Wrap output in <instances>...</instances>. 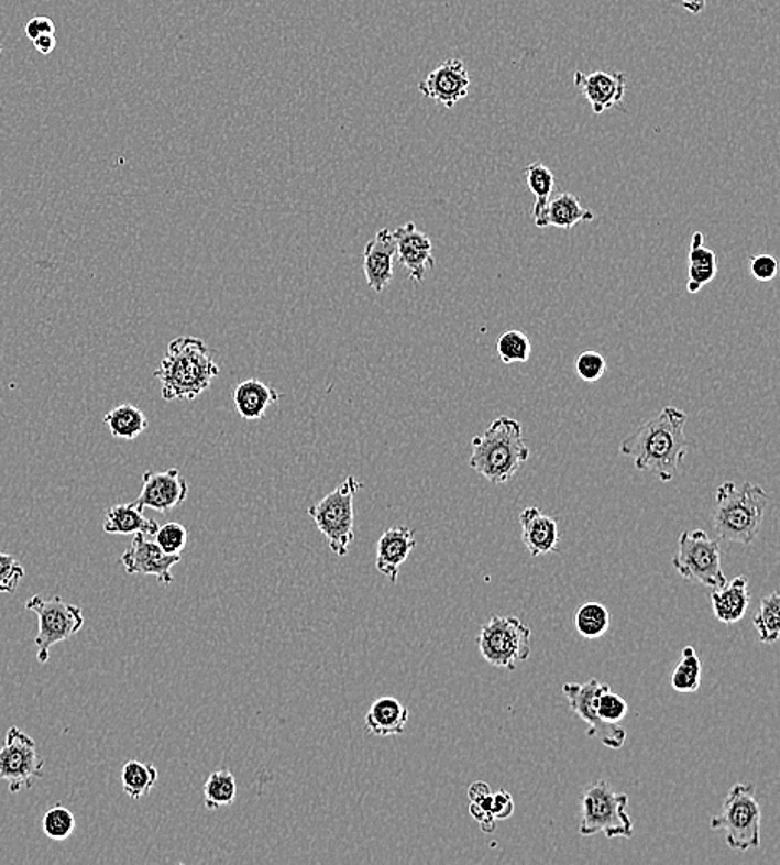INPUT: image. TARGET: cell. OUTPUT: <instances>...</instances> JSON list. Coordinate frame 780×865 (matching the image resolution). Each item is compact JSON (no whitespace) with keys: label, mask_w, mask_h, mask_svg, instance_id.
<instances>
[{"label":"cell","mask_w":780,"mask_h":865,"mask_svg":"<svg viewBox=\"0 0 780 865\" xmlns=\"http://www.w3.org/2000/svg\"><path fill=\"white\" fill-rule=\"evenodd\" d=\"M777 260L769 253H759L749 259L750 275L759 282H772L777 275Z\"/></svg>","instance_id":"obj_40"},{"label":"cell","mask_w":780,"mask_h":865,"mask_svg":"<svg viewBox=\"0 0 780 865\" xmlns=\"http://www.w3.org/2000/svg\"><path fill=\"white\" fill-rule=\"evenodd\" d=\"M574 624L576 631L584 639H597L604 636L609 629L611 616L606 606L601 603H584L583 606L578 607L576 616H574Z\"/></svg>","instance_id":"obj_31"},{"label":"cell","mask_w":780,"mask_h":865,"mask_svg":"<svg viewBox=\"0 0 780 865\" xmlns=\"http://www.w3.org/2000/svg\"><path fill=\"white\" fill-rule=\"evenodd\" d=\"M525 175L529 190L536 197L535 207H532V219H535L536 227L539 229L549 198L552 197V191H554V174H552L551 168L546 167L541 162H532L525 168Z\"/></svg>","instance_id":"obj_28"},{"label":"cell","mask_w":780,"mask_h":865,"mask_svg":"<svg viewBox=\"0 0 780 865\" xmlns=\"http://www.w3.org/2000/svg\"><path fill=\"white\" fill-rule=\"evenodd\" d=\"M754 626L759 633L760 643L773 644L780 636V596L770 593L760 603L759 613L754 617Z\"/></svg>","instance_id":"obj_33"},{"label":"cell","mask_w":780,"mask_h":865,"mask_svg":"<svg viewBox=\"0 0 780 865\" xmlns=\"http://www.w3.org/2000/svg\"><path fill=\"white\" fill-rule=\"evenodd\" d=\"M528 460L523 425L509 416L494 419L483 435L471 440L470 467L491 483H508Z\"/></svg>","instance_id":"obj_3"},{"label":"cell","mask_w":780,"mask_h":865,"mask_svg":"<svg viewBox=\"0 0 780 865\" xmlns=\"http://www.w3.org/2000/svg\"><path fill=\"white\" fill-rule=\"evenodd\" d=\"M180 561V555L162 551L161 546L144 533L133 535L129 549L120 558L127 574L155 576L164 587L174 583L172 568Z\"/></svg>","instance_id":"obj_13"},{"label":"cell","mask_w":780,"mask_h":865,"mask_svg":"<svg viewBox=\"0 0 780 865\" xmlns=\"http://www.w3.org/2000/svg\"><path fill=\"white\" fill-rule=\"evenodd\" d=\"M44 766L37 743L24 731L12 726L0 749V779L8 782L9 792L19 795L21 790L32 789L44 777Z\"/></svg>","instance_id":"obj_11"},{"label":"cell","mask_w":780,"mask_h":865,"mask_svg":"<svg viewBox=\"0 0 780 865\" xmlns=\"http://www.w3.org/2000/svg\"><path fill=\"white\" fill-rule=\"evenodd\" d=\"M629 798L619 795L606 780L586 787L581 798L580 834L583 837L604 834L607 839H633V819L626 812Z\"/></svg>","instance_id":"obj_5"},{"label":"cell","mask_w":780,"mask_h":865,"mask_svg":"<svg viewBox=\"0 0 780 865\" xmlns=\"http://www.w3.org/2000/svg\"><path fill=\"white\" fill-rule=\"evenodd\" d=\"M717 275V255L704 247V233L695 232L689 250L688 292L697 294Z\"/></svg>","instance_id":"obj_26"},{"label":"cell","mask_w":780,"mask_h":865,"mask_svg":"<svg viewBox=\"0 0 780 865\" xmlns=\"http://www.w3.org/2000/svg\"><path fill=\"white\" fill-rule=\"evenodd\" d=\"M409 709L395 698H380L365 715V727L372 736H399L408 724Z\"/></svg>","instance_id":"obj_21"},{"label":"cell","mask_w":780,"mask_h":865,"mask_svg":"<svg viewBox=\"0 0 780 865\" xmlns=\"http://www.w3.org/2000/svg\"><path fill=\"white\" fill-rule=\"evenodd\" d=\"M24 576V568L19 565L14 556L0 552V593H15Z\"/></svg>","instance_id":"obj_39"},{"label":"cell","mask_w":780,"mask_h":865,"mask_svg":"<svg viewBox=\"0 0 780 865\" xmlns=\"http://www.w3.org/2000/svg\"><path fill=\"white\" fill-rule=\"evenodd\" d=\"M396 240L392 230L382 229L363 250V272L370 288L382 294L395 275Z\"/></svg>","instance_id":"obj_18"},{"label":"cell","mask_w":780,"mask_h":865,"mask_svg":"<svg viewBox=\"0 0 780 865\" xmlns=\"http://www.w3.org/2000/svg\"><path fill=\"white\" fill-rule=\"evenodd\" d=\"M629 705L616 692L606 689L597 699V715L611 724H619L626 718Z\"/></svg>","instance_id":"obj_37"},{"label":"cell","mask_w":780,"mask_h":865,"mask_svg":"<svg viewBox=\"0 0 780 865\" xmlns=\"http://www.w3.org/2000/svg\"><path fill=\"white\" fill-rule=\"evenodd\" d=\"M672 566L684 580L694 581L711 590L727 583L721 565L719 541L708 538L707 533L702 529L682 533Z\"/></svg>","instance_id":"obj_9"},{"label":"cell","mask_w":780,"mask_h":865,"mask_svg":"<svg viewBox=\"0 0 780 865\" xmlns=\"http://www.w3.org/2000/svg\"><path fill=\"white\" fill-rule=\"evenodd\" d=\"M470 814L480 824L481 831L486 832V834H491L496 829V819L490 812L481 809L480 806L473 804V802L470 806Z\"/></svg>","instance_id":"obj_43"},{"label":"cell","mask_w":780,"mask_h":865,"mask_svg":"<svg viewBox=\"0 0 780 865\" xmlns=\"http://www.w3.org/2000/svg\"><path fill=\"white\" fill-rule=\"evenodd\" d=\"M154 538L162 551L167 555H180L187 548L188 532L180 523H167V525L158 526Z\"/></svg>","instance_id":"obj_36"},{"label":"cell","mask_w":780,"mask_h":865,"mask_svg":"<svg viewBox=\"0 0 780 865\" xmlns=\"http://www.w3.org/2000/svg\"><path fill=\"white\" fill-rule=\"evenodd\" d=\"M44 34H55V24L51 18L47 15H37V18H32L31 21L25 24V35H28L31 41L37 39L39 35Z\"/></svg>","instance_id":"obj_42"},{"label":"cell","mask_w":780,"mask_h":865,"mask_svg":"<svg viewBox=\"0 0 780 865\" xmlns=\"http://www.w3.org/2000/svg\"><path fill=\"white\" fill-rule=\"evenodd\" d=\"M470 72L461 58H448L418 84V90L427 99L453 109L470 92Z\"/></svg>","instance_id":"obj_14"},{"label":"cell","mask_w":780,"mask_h":865,"mask_svg":"<svg viewBox=\"0 0 780 865\" xmlns=\"http://www.w3.org/2000/svg\"><path fill=\"white\" fill-rule=\"evenodd\" d=\"M713 525L721 541L750 545L756 541L770 503L769 493L759 484L734 481L721 484L716 490Z\"/></svg>","instance_id":"obj_4"},{"label":"cell","mask_w":780,"mask_h":865,"mask_svg":"<svg viewBox=\"0 0 780 865\" xmlns=\"http://www.w3.org/2000/svg\"><path fill=\"white\" fill-rule=\"evenodd\" d=\"M32 44H34L35 51H37L39 54L42 55L52 54V52L55 51V47H57V41H55V34L39 35L37 39H34V41H32Z\"/></svg>","instance_id":"obj_44"},{"label":"cell","mask_w":780,"mask_h":865,"mask_svg":"<svg viewBox=\"0 0 780 865\" xmlns=\"http://www.w3.org/2000/svg\"><path fill=\"white\" fill-rule=\"evenodd\" d=\"M681 2L684 9H688L694 15L701 14L705 9V0H681Z\"/></svg>","instance_id":"obj_46"},{"label":"cell","mask_w":780,"mask_h":865,"mask_svg":"<svg viewBox=\"0 0 780 865\" xmlns=\"http://www.w3.org/2000/svg\"><path fill=\"white\" fill-rule=\"evenodd\" d=\"M477 647L484 661L513 671L531 655V627L516 616H493L481 627Z\"/></svg>","instance_id":"obj_8"},{"label":"cell","mask_w":780,"mask_h":865,"mask_svg":"<svg viewBox=\"0 0 780 865\" xmlns=\"http://www.w3.org/2000/svg\"><path fill=\"white\" fill-rule=\"evenodd\" d=\"M594 217L596 213L590 208L583 207L580 197L562 191V194L549 198L539 229L556 227V229L571 230L578 223L591 222Z\"/></svg>","instance_id":"obj_23"},{"label":"cell","mask_w":780,"mask_h":865,"mask_svg":"<svg viewBox=\"0 0 780 865\" xmlns=\"http://www.w3.org/2000/svg\"><path fill=\"white\" fill-rule=\"evenodd\" d=\"M42 829L52 841H65L76 831V818L64 806H54L45 812Z\"/></svg>","instance_id":"obj_35"},{"label":"cell","mask_w":780,"mask_h":865,"mask_svg":"<svg viewBox=\"0 0 780 865\" xmlns=\"http://www.w3.org/2000/svg\"><path fill=\"white\" fill-rule=\"evenodd\" d=\"M220 375L216 354L204 340L195 337L175 338L155 370L165 402H191L210 388Z\"/></svg>","instance_id":"obj_2"},{"label":"cell","mask_w":780,"mask_h":865,"mask_svg":"<svg viewBox=\"0 0 780 865\" xmlns=\"http://www.w3.org/2000/svg\"><path fill=\"white\" fill-rule=\"evenodd\" d=\"M279 393L273 386L260 382V380L250 379L240 383L233 392V402H235L237 412L243 419L249 421H256L263 418L279 399Z\"/></svg>","instance_id":"obj_24"},{"label":"cell","mask_w":780,"mask_h":865,"mask_svg":"<svg viewBox=\"0 0 780 865\" xmlns=\"http://www.w3.org/2000/svg\"><path fill=\"white\" fill-rule=\"evenodd\" d=\"M711 603L717 621L727 626L739 623L749 610V581L744 576H739L730 583L716 588L711 594Z\"/></svg>","instance_id":"obj_22"},{"label":"cell","mask_w":780,"mask_h":865,"mask_svg":"<svg viewBox=\"0 0 780 865\" xmlns=\"http://www.w3.org/2000/svg\"><path fill=\"white\" fill-rule=\"evenodd\" d=\"M158 525L155 519H149L144 515V508L139 506L135 501L125 504H116L107 510L103 532L107 535H135L144 533L145 536H154Z\"/></svg>","instance_id":"obj_25"},{"label":"cell","mask_w":780,"mask_h":865,"mask_svg":"<svg viewBox=\"0 0 780 865\" xmlns=\"http://www.w3.org/2000/svg\"><path fill=\"white\" fill-rule=\"evenodd\" d=\"M688 415L675 406H666L619 445V453L633 458L639 471H649L661 481L678 474L691 444L685 437Z\"/></svg>","instance_id":"obj_1"},{"label":"cell","mask_w":780,"mask_h":865,"mask_svg":"<svg viewBox=\"0 0 780 865\" xmlns=\"http://www.w3.org/2000/svg\"><path fill=\"white\" fill-rule=\"evenodd\" d=\"M362 488L356 478L348 477L340 486L308 508V515L327 539L331 552L340 558L348 555L354 539V496Z\"/></svg>","instance_id":"obj_6"},{"label":"cell","mask_w":780,"mask_h":865,"mask_svg":"<svg viewBox=\"0 0 780 865\" xmlns=\"http://www.w3.org/2000/svg\"><path fill=\"white\" fill-rule=\"evenodd\" d=\"M25 610L37 614L39 633L35 636L37 659L45 665L55 644L64 643L76 636L84 627L83 610L76 604L67 603L61 596L44 600L42 596H32L25 604Z\"/></svg>","instance_id":"obj_10"},{"label":"cell","mask_w":780,"mask_h":865,"mask_svg":"<svg viewBox=\"0 0 780 865\" xmlns=\"http://www.w3.org/2000/svg\"><path fill=\"white\" fill-rule=\"evenodd\" d=\"M103 425L117 440L132 441L149 428V419L142 409L123 403L103 416Z\"/></svg>","instance_id":"obj_27"},{"label":"cell","mask_w":780,"mask_h":865,"mask_svg":"<svg viewBox=\"0 0 780 865\" xmlns=\"http://www.w3.org/2000/svg\"><path fill=\"white\" fill-rule=\"evenodd\" d=\"M158 780V770L154 764L129 760L120 773L123 792L133 801L145 798L154 789Z\"/></svg>","instance_id":"obj_29"},{"label":"cell","mask_w":780,"mask_h":865,"mask_svg":"<svg viewBox=\"0 0 780 865\" xmlns=\"http://www.w3.org/2000/svg\"><path fill=\"white\" fill-rule=\"evenodd\" d=\"M2 51H4V47H2V44H0V54H2Z\"/></svg>","instance_id":"obj_47"},{"label":"cell","mask_w":780,"mask_h":865,"mask_svg":"<svg viewBox=\"0 0 780 865\" xmlns=\"http://www.w3.org/2000/svg\"><path fill=\"white\" fill-rule=\"evenodd\" d=\"M609 689V685H603L597 679H590L584 682H565L562 686V694L568 699L571 711L580 715L587 724V737L597 740L609 749H620L626 744L627 733L619 724H611L603 721L597 715V699L601 692Z\"/></svg>","instance_id":"obj_12"},{"label":"cell","mask_w":780,"mask_h":865,"mask_svg":"<svg viewBox=\"0 0 780 865\" xmlns=\"http://www.w3.org/2000/svg\"><path fill=\"white\" fill-rule=\"evenodd\" d=\"M574 86L586 97L597 116L619 106L626 96V76L623 72L597 70L584 74L578 70L574 74Z\"/></svg>","instance_id":"obj_17"},{"label":"cell","mask_w":780,"mask_h":865,"mask_svg":"<svg viewBox=\"0 0 780 865\" xmlns=\"http://www.w3.org/2000/svg\"><path fill=\"white\" fill-rule=\"evenodd\" d=\"M496 351L505 365L526 363L531 357V341L523 331L508 330L498 338Z\"/></svg>","instance_id":"obj_34"},{"label":"cell","mask_w":780,"mask_h":865,"mask_svg":"<svg viewBox=\"0 0 780 865\" xmlns=\"http://www.w3.org/2000/svg\"><path fill=\"white\" fill-rule=\"evenodd\" d=\"M702 661L694 647L682 649V658L671 675V686L678 692H695L701 686Z\"/></svg>","instance_id":"obj_32"},{"label":"cell","mask_w":780,"mask_h":865,"mask_svg":"<svg viewBox=\"0 0 780 865\" xmlns=\"http://www.w3.org/2000/svg\"><path fill=\"white\" fill-rule=\"evenodd\" d=\"M237 780L230 770H216L204 784V804L207 811L229 808L237 799Z\"/></svg>","instance_id":"obj_30"},{"label":"cell","mask_w":780,"mask_h":865,"mask_svg":"<svg viewBox=\"0 0 780 865\" xmlns=\"http://www.w3.org/2000/svg\"><path fill=\"white\" fill-rule=\"evenodd\" d=\"M760 806L756 786L736 784L729 790L719 815L708 822L713 831L726 832V842L734 851L746 852L760 845Z\"/></svg>","instance_id":"obj_7"},{"label":"cell","mask_w":780,"mask_h":865,"mask_svg":"<svg viewBox=\"0 0 780 865\" xmlns=\"http://www.w3.org/2000/svg\"><path fill=\"white\" fill-rule=\"evenodd\" d=\"M393 236L396 240V256L399 263L405 266L413 282L421 283L437 263L430 237L416 229L413 222L398 227Z\"/></svg>","instance_id":"obj_16"},{"label":"cell","mask_w":780,"mask_h":865,"mask_svg":"<svg viewBox=\"0 0 780 865\" xmlns=\"http://www.w3.org/2000/svg\"><path fill=\"white\" fill-rule=\"evenodd\" d=\"M523 529V543L532 558L558 551L559 528L558 522L545 515L538 506H528L519 515Z\"/></svg>","instance_id":"obj_20"},{"label":"cell","mask_w":780,"mask_h":865,"mask_svg":"<svg viewBox=\"0 0 780 865\" xmlns=\"http://www.w3.org/2000/svg\"><path fill=\"white\" fill-rule=\"evenodd\" d=\"M490 795V786H487L486 782H481V780L471 784L470 789H468V798H470V801L473 802V804H480V802Z\"/></svg>","instance_id":"obj_45"},{"label":"cell","mask_w":780,"mask_h":865,"mask_svg":"<svg viewBox=\"0 0 780 865\" xmlns=\"http://www.w3.org/2000/svg\"><path fill=\"white\" fill-rule=\"evenodd\" d=\"M607 370L606 358L597 351H583L576 358V373L583 382L594 383L603 379Z\"/></svg>","instance_id":"obj_38"},{"label":"cell","mask_w":780,"mask_h":865,"mask_svg":"<svg viewBox=\"0 0 780 865\" xmlns=\"http://www.w3.org/2000/svg\"><path fill=\"white\" fill-rule=\"evenodd\" d=\"M416 546L415 532L408 526L386 529L376 545V569L393 584L398 583L399 568Z\"/></svg>","instance_id":"obj_19"},{"label":"cell","mask_w":780,"mask_h":865,"mask_svg":"<svg viewBox=\"0 0 780 865\" xmlns=\"http://www.w3.org/2000/svg\"><path fill=\"white\" fill-rule=\"evenodd\" d=\"M144 486L135 503L142 508L168 513L185 503L188 496V483L177 468L165 471H147L142 477Z\"/></svg>","instance_id":"obj_15"},{"label":"cell","mask_w":780,"mask_h":865,"mask_svg":"<svg viewBox=\"0 0 780 865\" xmlns=\"http://www.w3.org/2000/svg\"><path fill=\"white\" fill-rule=\"evenodd\" d=\"M513 812H515L513 796L506 792V790L496 792V795L493 796V804H491V815H493L496 821H505V819L512 818Z\"/></svg>","instance_id":"obj_41"}]
</instances>
